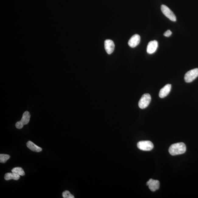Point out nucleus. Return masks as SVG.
<instances>
[{
	"label": "nucleus",
	"mask_w": 198,
	"mask_h": 198,
	"mask_svg": "<svg viewBox=\"0 0 198 198\" xmlns=\"http://www.w3.org/2000/svg\"><path fill=\"white\" fill-rule=\"evenodd\" d=\"M4 178L6 181L11 179L17 180L20 178V175L12 172V173H7L5 174Z\"/></svg>",
	"instance_id": "nucleus-13"
},
{
	"label": "nucleus",
	"mask_w": 198,
	"mask_h": 198,
	"mask_svg": "<svg viewBox=\"0 0 198 198\" xmlns=\"http://www.w3.org/2000/svg\"><path fill=\"white\" fill-rule=\"evenodd\" d=\"M27 147L31 150V151L35 152H40L42 151V149L41 148L39 147L38 146L36 145L33 142L31 141H28L26 144Z\"/></svg>",
	"instance_id": "nucleus-12"
},
{
	"label": "nucleus",
	"mask_w": 198,
	"mask_h": 198,
	"mask_svg": "<svg viewBox=\"0 0 198 198\" xmlns=\"http://www.w3.org/2000/svg\"><path fill=\"white\" fill-rule=\"evenodd\" d=\"M161 9L162 12L168 18L174 22L176 21V16L168 7L165 5H163L161 6Z\"/></svg>",
	"instance_id": "nucleus-6"
},
{
	"label": "nucleus",
	"mask_w": 198,
	"mask_h": 198,
	"mask_svg": "<svg viewBox=\"0 0 198 198\" xmlns=\"http://www.w3.org/2000/svg\"><path fill=\"white\" fill-rule=\"evenodd\" d=\"M147 185L151 191L155 192L159 188L160 182L158 180L151 179L147 182Z\"/></svg>",
	"instance_id": "nucleus-7"
},
{
	"label": "nucleus",
	"mask_w": 198,
	"mask_h": 198,
	"mask_svg": "<svg viewBox=\"0 0 198 198\" xmlns=\"http://www.w3.org/2000/svg\"><path fill=\"white\" fill-rule=\"evenodd\" d=\"M171 88V85L167 84L165 85L160 91L159 93V97L162 98V99H163V98L166 97L170 92Z\"/></svg>",
	"instance_id": "nucleus-11"
},
{
	"label": "nucleus",
	"mask_w": 198,
	"mask_h": 198,
	"mask_svg": "<svg viewBox=\"0 0 198 198\" xmlns=\"http://www.w3.org/2000/svg\"><path fill=\"white\" fill-rule=\"evenodd\" d=\"M10 158V156L8 155L1 154L0 155V162L2 163H5Z\"/></svg>",
	"instance_id": "nucleus-15"
},
{
	"label": "nucleus",
	"mask_w": 198,
	"mask_h": 198,
	"mask_svg": "<svg viewBox=\"0 0 198 198\" xmlns=\"http://www.w3.org/2000/svg\"><path fill=\"white\" fill-rule=\"evenodd\" d=\"M12 172L20 176H24L25 173L23 169L21 167H17L14 168L12 170Z\"/></svg>",
	"instance_id": "nucleus-14"
},
{
	"label": "nucleus",
	"mask_w": 198,
	"mask_h": 198,
	"mask_svg": "<svg viewBox=\"0 0 198 198\" xmlns=\"http://www.w3.org/2000/svg\"><path fill=\"white\" fill-rule=\"evenodd\" d=\"M137 145L138 149L143 151H150L154 147L152 143L149 141H141L137 143Z\"/></svg>",
	"instance_id": "nucleus-4"
},
{
	"label": "nucleus",
	"mask_w": 198,
	"mask_h": 198,
	"mask_svg": "<svg viewBox=\"0 0 198 198\" xmlns=\"http://www.w3.org/2000/svg\"><path fill=\"white\" fill-rule=\"evenodd\" d=\"M140 40L141 37L140 35L138 34L134 35L128 41V45L132 48L136 47L140 43Z\"/></svg>",
	"instance_id": "nucleus-9"
},
{
	"label": "nucleus",
	"mask_w": 198,
	"mask_h": 198,
	"mask_svg": "<svg viewBox=\"0 0 198 198\" xmlns=\"http://www.w3.org/2000/svg\"><path fill=\"white\" fill-rule=\"evenodd\" d=\"M62 197L64 198H74L75 197L68 190L65 191L62 193Z\"/></svg>",
	"instance_id": "nucleus-16"
},
{
	"label": "nucleus",
	"mask_w": 198,
	"mask_h": 198,
	"mask_svg": "<svg viewBox=\"0 0 198 198\" xmlns=\"http://www.w3.org/2000/svg\"><path fill=\"white\" fill-rule=\"evenodd\" d=\"M158 46V42L156 40L150 42L147 46V53L149 54H153L156 51Z\"/></svg>",
	"instance_id": "nucleus-10"
},
{
	"label": "nucleus",
	"mask_w": 198,
	"mask_h": 198,
	"mask_svg": "<svg viewBox=\"0 0 198 198\" xmlns=\"http://www.w3.org/2000/svg\"><path fill=\"white\" fill-rule=\"evenodd\" d=\"M31 115L29 112L26 111L23 114L22 119L16 124V127L18 129H20L23 127L24 125L27 124L29 123Z\"/></svg>",
	"instance_id": "nucleus-2"
},
{
	"label": "nucleus",
	"mask_w": 198,
	"mask_h": 198,
	"mask_svg": "<svg viewBox=\"0 0 198 198\" xmlns=\"http://www.w3.org/2000/svg\"><path fill=\"white\" fill-rule=\"evenodd\" d=\"M198 76V68L192 69L185 74L184 79L186 83H190Z\"/></svg>",
	"instance_id": "nucleus-5"
},
{
	"label": "nucleus",
	"mask_w": 198,
	"mask_h": 198,
	"mask_svg": "<svg viewBox=\"0 0 198 198\" xmlns=\"http://www.w3.org/2000/svg\"><path fill=\"white\" fill-rule=\"evenodd\" d=\"M151 100V96L149 94H144L141 98L138 103V106L141 109L147 108L150 103Z\"/></svg>",
	"instance_id": "nucleus-3"
},
{
	"label": "nucleus",
	"mask_w": 198,
	"mask_h": 198,
	"mask_svg": "<svg viewBox=\"0 0 198 198\" xmlns=\"http://www.w3.org/2000/svg\"><path fill=\"white\" fill-rule=\"evenodd\" d=\"M186 151V146L183 142L172 144L169 149V152L172 156L182 154Z\"/></svg>",
	"instance_id": "nucleus-1"
},
{
	"label": "nucleus",
	"mask_w": 198,
	"mask_h": 198,
	"mask_svg": "<svg viewBox=\"0 0 198 198\" xmlns=\"http://www.w3.org/2000/svg\"><path fill=\"white\" fill-rule=\"evenodd\" d=\"M172 33L170 30H168L164 33V35L165 37H169L172 34Z\"/></svg>",
	"instance_id": "nucleus-17"
},
{
	"label": "nucleus",
	"mask_w": 198,
	"mask_h": 198,
	"mask_svg": "<svg viewBox=\"0 0 198 198\" xmlns=\"http://www.w3.org/2000/svg\"><path fill=\"white\" fill-rule=\"evenodd\" d=\"M104 46L105 50L109 54H111L115 49V44L113 41L108 39L105 41Z\"/></svg>",
	"instance_id": "nucleus-8"
}]
</instances>
